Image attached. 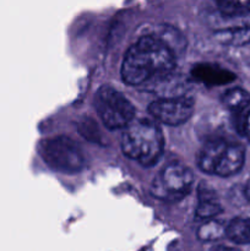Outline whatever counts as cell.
I'll return each instance as SVG.
<instances>
[{
    "label": "cell",
    "instance_id": "10",
    "mask_svg": "<svg viewBox=\"0 0 250 251\" xmlns=\"http://www.w3.org/2000/svg\"><path fill=\"white\" fill-rule=\"evenodd\" d=\"M193 75L200 82L206 85H225L234 80V75L229 71L210 64H200L193 69Z\"/></svg>",
    "mask_w": 250,
    "mask_h": 251
},
{
    "label": "cell",
    "instance_id": "4",
    "mask_svg": "<svg viewBox=\"0 0 250 251\" xmlns=\"http://www.w3.org/2000/svg\"><path fill=\"white\" fill-rule=\"evenodd\" d=\"M42 159L51 169L61 173H76L85 166V157L78 145L68 136L42 140L38 145Z\"/></svg>",
    "mask_w": 250,
    "mask_h": 251
},
{
    "label": "cell",
    "instance_id": "2",
    "mask_svg": "<svg viewBox=\"0 0 250 251\" xmlns=\"http://www.w3.org/2000/svg\"><path fill=\"white\" fill-rule=\"evenodd\" d=\"M164 137L157 124L147 119L132 120L122 136V150L125 156L144 167H151L161 158Z\"/></svg>",
    "mask_w": 250,
    "mask_h": 251
},
{
    "label": "cell",
    "instance_id": "16",
    "mask_svg": "<svg viewBox=\"0 0 250 251\" xmlns=\"http://www.w3.org/2000/svg\"><path fill=\"white\" fill-rule=\"evenodd\" d=\"M244 195H245V199L250 202V179L247 181V184H245L244 186Z\"/></svg>",
    "mask_w": 250,
    "mask_h": 251
},
{
    "label": "cell",
    "instance_id": "5",
    "mask_svg": "<svg viewBox=\"0 0 250 251\" xmlns=\"http://www.w3.org/2000/svg\"><path fill=\"white\" fill-rule=\"evenodd\" d=\"M95 105L103 124L110 130L126 127L135 118V107L112 86H102L95 97Z\"/></svg>",
    "mask_w": 250,
    "mask_h": 251
},
{
    "label": "cell",
    "instance_id": "8",
    "mask_svg": "<svg viewBox=\"0 0 250 251\" xmlns=\"http://www.w3.org/2000/svg\"><path fill=\"white\" fill-rule=\"evenodd\" d=\"M218 43L228 47H245L250 44V15L240 22L218 27L213 32Z\"/></svg>",
    "mask_w": 250,
    "mask_h": 251
},
{
    "label": "cell",
    "instance_id": "14",
    "mask_svg": "<svg viewBox=\"0 0 250 251\" xmlns=\"http://www.w3.org/2000/svg\"><path fill=\"white\" fill-rule=\"evenodd\" d=\"M227 223L221 220H208L198 229V238L201 242H216L225 237Z\"/></svg>",
    "mask_w": 250,
    "mask_h": 251
},
{
    "label": "cell",
    "instance_id": "6",
    "mask_svg": "<svg viewBox=\"0 0 250 251\" xmlns=\"http://www.w3.org/2000/svg\"><path fill=\"white\" fill-rule=\"evenodd\" d=\"M194 181V174L188 167L180 163H169L154 176L151 193L153 198L159 200H180L190 193Z\"/></svg>",
    "mask_w": 250,
    "mask_h": 251
},
{
    "label": "cell",
    "instance_id": "13",
    "mask_svg": "<svg viewBox=\"0 0 250 251\" xmlns=\"http://www.w3.org/2000/svg\"><path fill=\"white\" fill-rule=\"evenodd\" d=\"M216 6L223 19H243L250 15V1H217Z\"/></svg>",
    "mask_w": 250,
    "mask_h": 251
},
{
    "label": "cell",
    "instance_id": "7",
    "mask_svg": "<svg viewBox=\"0 0 250 251\" xmlns=\"http://www.w3.org/2000/svg\"><path fill=\"white\" fill-rule=\"evenodd\" d=\"M195 100L189 96L159 98L149 105V113L158 122L167 125H180L190 119Z\"/></svg>",
    "mask_w": 250,
    "mask_h": 251
},
{
    "label": "cell",
    "instance_id": "9",
    "mask_svg": "<svg viewBox=\"0 0 250 251\" xmlns=\"http://www.w3.org/2000/svg\"><path fill=\"white\" fill-rule=\"evenodd\" d=\"M222 205L218 201L217 195L207 186L201 185L199 188V203L196 207L195 215L199 220L208 221L215 220L216 216L222 213Z\"/></svg>",
    "mask_w": 250,
    "mask_h": 251
},
{
    "label": "cell",
    "instance_id": "3",
    "mask_svg": "<svg viewBox=\"0 0 250 251\" xmlns=\"http://www.w3.org/2000/svg\"><path fill=\"white\" fill-rule=\"evenodd\" d=\"M245 156V147L239 142L210 140L199 151L198 166L205 173L228 178L242 171Z\"/></svg>",
    "mask_w": 250,
    "mask_h": 251
},
{
    "label": "cell",
    "instance_id": "1",
    "mask_svg": "<svg viewBox=\"0 0 250 251\" xmlns=\"http://www.w3.org/2000/svg\"><path fill=\"white\" fill-rule=\"evenodd\" d=\"M174 69L175 53L158 37L147 33L125 53L122 78L127 85L149 87L173 74Z\"/></svg>",
    "mask_w": 250,
    "mask_h": 251
},
{
    "label": "cell",
    "instance_id": "15",
    "mask_svg": "<svg viewBox=\"0 0 250 251\" xmlns=\"http://www.w3.org/2000/svg\"><path fill=\"white\" fill-rule=\"evenodd\" d=\"M243 134L250 142V109L248 110L247 115H245L244 120H243Z\"/></svg>",
    "mask_w": 250,
    "mask_h": 251
},
{
    "label": "cell",
    "instance_id": "11",
    "mask_svg": "<svg viewBox=\"0 0 250 251\" xmlns=\"http://www.w3.org/2000/svg\"><path fill=\"white\" fill-rule=\"evenodd\" d=\"M225 237L238 245H250V218L235 217L227 223Z\"/></svg>",
    "mask_w": 250,
    "mask_h": 251
},
{
    "label": "cell",
    "instance_id": "12",
    "mask_svg": "<svg viewBox=\"0 0 250 251\" xmlns=\"http://www.w3.org/2000/svg\"><path fill=\"white\" fill-rule=\"evenodd\" d=\"M223 105L233 113H242L250 107V93L242 87H233L221 97Z\"/></svg>",
    "mask_w": 250,
    "mask_h": 251
}]
</instances>
